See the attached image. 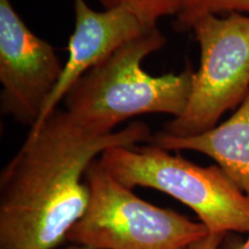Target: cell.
Wrapping results in <instances>:
<instances>
[{"label":"cell","instance_id":"cell-1","mask_svg":"<svg viewBox=\"0 0 249 249\" xmlns=\"http://www.w3.org/2000/svg\"><path fill=\"white\" fill-rule=\"evenodd\" d=\"M141 121L110 134L83 128L58 107L0 174V249H57L85 213L86 173L107 149L149 143Z\"/></svg>","mask_w":249,"mask_h":249},{"label":"cell","instance_id":"cell-2","mask_svg":"<svg viewBox=\"0 0 249 249\" xmlns=\"http://www.w3.org/2000/svg\"><path fill=\"white\" fill-rule=\"evenodd\" d=\"M166 44L157 27L118 49L75 83L64 99L65 110L83 128L110 134L129 118L165 113L173 118L185 111L195 71L154 76L142 67L148 55Z\"/></svg>","mask_w":249,"mask_h":249},{"label":"cell","instance_id":"cell-3","mask_svg":"<svg viewBox=\"0 0 249 249\" xmlns=\"http://www.w3.org/2000/svg\"><path fill=\"white\" fill-rule=\"evenodd\" d=\"M98 163L130 189L147 187L180 201L209 233H249V198L217 164L200 166L152 143L107 149Z\"/></svg>","mask_w":249,"mask_h":249},{"label":"cell","instance_id":"cell-4","mask_svg":"<svg viewBox=\"0 0 249 249\" xmlns=\"http://www.w3.org/2000/svg\"><path fill=\"white\" fill-rule=\"evenodd\" d=\"M89 201L68 232L71 245L92 249H183L209 231L201 222L139 197L102 167L98 160L86 173Z\"/></svg>","mask_w":249,"mask_h":249},{"label":"cell","instance_id":"cell-5","mask_svg":"<svg viewBox=\"0 0 249 249\" xmlns=\"http://www.w3.org/2000/svg\"><path fill=\"white\" fill-rule=\"evenodd\" d=\"M192 30L200 46V67L185 111L161 130L167 135L192 136L211 129L249 92V15H205Z\"/></svg>","mask_w":249,"mask_h":249},{"label":"cell","instance_id":"cell-6","mask_svg":"<svg viewBox=\"0 0 249 249\" xmlns=\"http://www.w3.org/2000/svg\"><path fill=\"white\" fill-rule=\"evenodd\" d=\"M64 64L48 40L29 29L9 0H0L1 111L33 128Z\"/></svg>","mask_w":249,"mask_h":249},{"label":"cell","instance_id":"cell-7","mask_svg":"<svg viewBox=\"0 0 249 249\" xmlns=\"http://www.w3.org/2000/svg\"><path fill=\"white\" fill-rule=\"evenodd\" d=\"M75 26L68 42V57L60 79L35 126L48 119L81 77L97 66L126 43L141 36L151 28L126 8L92 9L86 0H74ZM154 28V27H152Z\"/></svg>","mask_w":249,"mask_h":249},{"label":"cell","instance_id":"cell-8","mask_svg":"<svg viewBox=\"0 0 249 249\" xmlns=\"http://www.w3.org/2000/svg\"><path fill=\"white\" fill-rule=\"evenodd\" d=\"M152 144L170 151H196L216 161L218 166L249 198V92L229 119L192 136L152 135Z\"/></svg>","mask_w":249,"mask_h":249},{"label":"cell","instance_id":"cell-9","mask_svg":"<svg viewBox=\"0 0 249 249\" xmlns=\"http://www.w3.org/2000/svg\"><path fill=\"white\" fill-rule=\"evenodd\" d=\"M241 12L249 13V0H181L174 26L178 30H188L198 18L205 15Z\"/></svg>","mask_w":249,"mask_h":249},{"label":"cell","instance_id":"cell-10","mask_svg":"<svg viewBox=\"0 0 249 249\" xmlns=\"http://www.w3.org/2000/svg\"><path fill=\"white\" fill-rule=\"evenodd\" d=\"M105 9L126 8L135 14L145 26L157 27L165 17L178 14L181 0H99Z\"/></svg>","mask_w":249,"mask_h":249},{"label":"cell","instance_id":"cell-11","mask_svg":"<svg viewBox=\"0 0 249 249\" xmlns=\"http://www.w3.org/2000/svg\"><path fill=\"white\" fill-rule=\"evenodd\" d=\"M225 235L224 234H214L209 233L207 236H204L201 240L194 242V244L187 246L183 249H218L222 244Z\"/></svg>","mask_w":249,"mask_h":249},{"label":"cell","instance_id":"cell-12","mask_svg":"<svg viewBox=\"0 0 249 249\" xmlns=\"http://www.w3.org/2000/svg\"><path fill=\"white\" fill-rule=\"evenodd\" d=\"M231 249H249V238L244 242H240V244L234 245Z\"/></svg>","mask_w":249,"mask_h":249},{"label":"cell","instance_id":"cell-13","mask_svg":"<svg viewBox=\"0 0 249 249\" xmlns=\"http://www.w3.org/2000/svg\"><path fill=\"white\" fill-rule=\"evenodd\" d=\"M57 249H92V248L85 247V246H79V245H71L66 248H57Z\"/></svg>","mask_w":249,"mask_h":249}]
</instances>
